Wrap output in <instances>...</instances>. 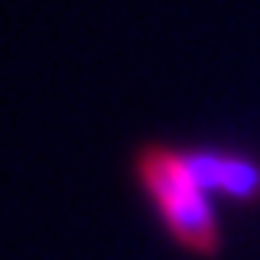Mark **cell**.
Listing matches in <instances>:
<instances>
[{
    "label": "cell",
    "instance_id": "obj_1",
    "mask_svg": "<svg viewBox=\"0 0 260 260\" xmlns=\"http://www.w3.org/2000/svg\"><path fill=\"white\" fill-rule=\"evenodd\" d=\"M134 176L159 211L169 238L192 257L215 260L221 250V224L211 195L195 179L182 150L169 143H143L134 153Z\"/></svg>",
    "mask_w": 260,
    "mask_h": 260
},
{
    "label": "cell",
    "instance_id": "obj_2",
    "mask_svg": "<svg viewBox=\"0 0 260 260\" xmlns=\"http://www.w3.org/2000/svg\"><path fill=\"white\" fill-rule=\"evenodd\" d=\"M189 169L208 195H224L241 208H260V159L241 150L192 146L182 150Z\"/></svg>",
    "mask_w": 260,
    "mask_h": 260
}]
</instances>
